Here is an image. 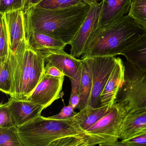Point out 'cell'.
Listing matches in <instances>:
<instances>
[{
    "instance_id": "6da1fadb",
    "label": "cell",
    "mask_w": 146,
    "mask_h": 146,
    "mask_svg": "<svg viewBox=\"0 0 146 146\" xmlns=\"http://www.w3.org/2000/svg\"><path fill=\"white\" fill-rule=\"evenodd\" d=\"M91 8L87 3L56 10L31 7L24 11L25 34L42 33L70 44Z\"/></svg>"
},
{
    "instance_id": "7a4b0ae2",
    "label": "cell",
    "mask_w": 146,
    "mask_h": 146,
    "mask_svg": "<svg viewBox=\"0 0 146 146\" xmlns=\"http://www.w3.org/2000/svg\"><path fill=\"white\" fill-rule=\"evenodd\" d=\"M146 34V29L127 14L115 22L97 27L87 42L83 58L122 55Z\"/></svg>"
},
{
    "instance_id": "3957f363",
    "label": "cell",
    "mask_w": 146,
    "mask_h": 146,
    "mask_svg": "<svg viewBox=\"0 0 146 146\" xmlns=\"http://www.w3.org/2000/svg\"><path fill=\"white\" fill-rule=\"evenodd\" d=\"M17 128L19 137L25 146H50L64 137L85 135L71 118L56 120L40 115Z\"/></svg>"
},
{
    "instance_id": "277c9868",
    "label": "cell",
    "mask_w": 146,
    "mask_h": 146,
    "mask_svg": "<svg viewBox=\"0 0 146 146\" xmlns=\"http://www.w3.org/2000/svg\"><path fill=\"white\" fill-rule=\"evenodd\" d=\"M124 62L125 79L115 103L122 106L127 113L146 109V72Z\"/></svg>"
},
{
    "instance_id": "5b68a950",
    "label": "cell",
    "mask_w": 146,
    "mask_h": 146,
    "mask_svg": "<svg viewBox=\"0 0 146 146\" xmlns=\"http://www.w3.org/2000/svg\"><path fill=\"white\" fill-rule=\"evenodd\" d=\"M32 51L26 38L20 42L14 51H10V98L26 100Z\"/></svg>"
},
{
    "instance_id": "8992f818",
    "label": "cell",
    "mask_w": 146,
    "mask_h": 146,
    "mask_svg": "<svg viewBox=\"0 0 146 146\" xmlns=\"http://www.w3.org/2000/svg\"><path fill=\"white\" fill-rule=\"evenodd\" d=\"M126 115L124 107L115 103L106 115L85 131L84 135L90 146L117 141L121 126Z\"/></svg>"
},
{
    "instance_id": "52a82bcc",
    "label": "cell",
    "mask_w": 146,
    "mask_h": 146,
    "mask_svg": "<svg viewBox=\"0 0 146 146\" xmlns=\"http://www.w3.org/2000/svg\"><path fill=\"white\" fill-rule=\"evenodd\" d=\"M92 88L87 106L93 108L101 107L100 95L114 68L116 61V56L92 57Z\"/></svg>"
},
{
    "instance_id": "ba28073f",
    "label": "cell",
    "mask_w": 146,
    "mask_h": 146,
    "mask_svg": "<svg viewBox=\"0 0 146 146\" xmlns=\"http://www.w3.org/2000/svg\"><path fill=\"white\" fill-rule=\"evenodd\" d=\"M64 76L53 77L44 74L42 80L26 100L46 108L60 98Z\"/></svg>"
},
{
    "instance_id": "9c48e42d",
    "label": "cell",
    "mask_w": 146,
    "mask_h": 146,
    "mask_svg": "<svg viewBox=\"0 0 146 146\" xmlns=\"http://www.w3.org/2000/svg\"><path fill=\"white\" fill-rule=\"evenodd\" d=\"M102 1L91 5V9L79 31L71 41L70 54L75 58L83 54L87 42L93 31L97 28L99 21Z\"/></svg>"
},
{
    "instance_id": "30bf717a",
    "label": "cell",
    "mask_w": 146,
    "mask_h": 146,
    "mask_svg": "<svg viewBox=\"0 0 146 146\" xmlns=\"http://www.w3.org/2000/svg\"><path fill=\"white\" fill-rule=\"evenodd\" d=\"M15 126L17 127L32 121L40 116L44 107L26 100L10 98L6 103Z\"/></svg>"
},
{
    "instance_id": "8fae6325",
    "label": "cell",
    "mask_w": 146,
    "mask_h": 146,
    "mask_svg": "<svg viewBox=\"0 0 146 146\" xmlns=\"http://www.w3.org/2000/svg\"><path fill=\"white\" fill-rule=\"evenodd\" d=\"M125 66L120 57L117 58L114 68L100 95L101 106L111 109L117 98L120 88L125 79Z\"/></svg>"
},
{
    "instance_id": "7c38bea8",
    "label": "cell",
    "mask_w": 146,
    "mask_h": 146,
    "mask_svg": "<svg viewBox=\"0 0 146 146\" xmlns=\"http://www.w3.org/2000/svg\"><path fill=\"white\" fill-rule=\"evenodd\" d=\"M7 29L10 49L14 51L19 44L26 38L24 11L22 9L1 14Z\"/></svg>"
},
{
    "instance_id": "4fadbf2b",
    "label": "cell",
    "mask_w": 146,
    "mask_h": 146,
    "mask_svg": "<svg viewBox=\"0 0 146 146\" xmlns=\"http://www.w3.org/2000/svg\"><path fill=\"white\" fill-rule=\"evenodd\" d=\"M26 38L31 48L45 60L52 54L64 51L67 45L58 39L37 33H27Z\"/></svg>"
},
{
    "instance_id": "5bb4252c",
    "label": "cell",
    "mask_w": 146,
    "mask_h": 146,
    "mask_svg": "<svg viewBox=\"0 0 146 146\" xmlns=\"http://www.w3.org/2000/svg\"><path fill=\"white\" fill-rule=\"evenodd\" d=\"M146 133V109L127 113L121 126L119 139H133Z\"/></svg>"
},
{
    "instance_id": "9a60e30c",
    "label": "cell",
    "mask_w": 146,
    "mask_h": 146,
    "mask_svg": "<svg viewBox=\"0 0 146 146\" xmlns=\"http://www.w3.org/2000/svg\"><path fill=\"white\" fill-rule=\"evenodd\" d=\"M133 0H103L97 26L115 22L129 13Z\"/></svg>"
},
{
    "instance_id": "2e32d148",
    "label": "cell",
    "mask_w": 146,
    "mask_h": 146,
    "mask_svg": "<svg viewBox=\"0 0 146 146\" xmlns=\"http://www.w3.org/2000/svg\"><path fill=\"white\" fill-rule=\"evenodd\" d=\"M45 62L58 68L69 79L76 74L82 64L81 60H78L64 51L50 55L45 58Z\"/></svg>"
},
{
    "instance_id": "e0dca14e",
    "label": "cell",
    "mask_w": 146,
    "mask_h": 146,
    "mask_svg": "<svg viewBox=\"0 0 146 146\" xmlns=\"http://www.w3.org/2000/svg\"><path fill=\"white\" fill-rule=\"evenodd\" d=\"M110 110L106 106L93 108L87 106L71 118L76 127L85 133L86 130L106 115Z\"/></svg>"
},
{
    "instance_id": "ac0fdd59",
    "label": "cell",
    "mask_w": 146,
    "mask_h": 146,
    "mask_svg": "<svg viewBox=\"0 0 146 146\" xmlns=\"http://www.w3.org/2000/svg\"><path fill=\"white\" fill-rule=\"evenodd\" d=\"M82 72L80 83L79 95L80 102L78 106L79 110L86 107L88 104L92 88V57H85L81 60Z\"/></svg>"
},
{
    "instance_id": "d6986e66",
    "label": "cell",
    "mask_w": 146,
    "mask_h": 146,
    "mask_svg": "<svg viewBox=\"0 0 146 146\" xmlns=\"http://www.w3.org/2000/svg\"><path fill=\"white\" fill-rule=\"evenodd\" d=\"M122 56L135 67L146 72V34L129 48Z\"/></svg>"
},
{
    "instance_id": "ffe728a7",
    "label": "cell",
    "mask_w": 146,
    "mask_h": 146,
    "mask_svg": "<svg viewBox=\"0 0 146 146\" xmlns=\"http://www.w3.org/2000/svg\"><path fill=\"white\" fill-rule=\"evenodd\" d=\"M45 62V59L32 50L27 86V99L39 83L44 74Z\"/></svg>"
},
{
    "instance_id": "44dd1931",
    "label": "cell",
    "mask_w": 146,
    "mask_h": 146,
    "mask_svg": "<svg viewBox=\"0 0 146 146\" xmlns=\"http://www.w3.org/2000/svg\"><path fill=\"white\" fill-rule=\"evenodd\" d=\"M128 15L146 30V0H133Z\"/></svg>"
},
{
    "instance_id": "7402d4cb",
    "label": "cell",
    "mask_w": 146,
    "mask_h": 146,
    "mask_svg": "<svg viewBox=\"0 0 146 146\" xmlns=\"http://www.w3.org/2000/svg\"><path fill=\"white\" fill-rule=\"evenodd\" d=\"M0 146H25L19 137L16 126L0 128Z\"/></svg>"
},
{
    "instance_id": "603a6c76",
    "label": "cell",
    "mask_w": 146,
    "mask_h": 146,
    "mask_svg": "<svg viewBox=\"0 0 146 146\" xmlns=\"http://www.w3.org/2000/svg\"><path fill=\"white\" fill-rule=\"evenodd\" d=\"M85 3H86L83 0H43L35 7L49 10H56L68 8Z\"/></svg>"
},
{
    "instance_id": "cb8c5ba5",
    "label": "cell",
    "mask_w": 146,
    "mask_h": 146,
    "mask_svg": "<svg viewBox=\"0 0 146 146\" xmlns=\"http://www.w3.org/2000/svg\"><path fill=\"white\" fill-rule=\"evenodd\" d=\"M11 87V74L9 58L6 61L0 63V90L3 93L10 95Z\"/></svg>"
},
{
    "instance_id": "d4e9b609",
    "label": "cell",
    "mask_w": 146,
    "mask_h": 146,
    "mask_svg": "<svg viewBox=\"0 0 146 146\" xmlns=\"http://www.w3.org/2000/svg\"><path fill=\"white\" fill-rule=\"evenodd\" d=\"M7 29L2 19L0 23V63L4 62L9 58L10 51Z\"/></svg>"
},
{
    "instance_id": "484cf974",
    "label": "cell",
    "mask_w": 146,
    "mask_h": 146,
    "mask_svg": "<svg viewBox=\"0 0 146 146\" xmlns=\"http://www.w3.org/2000/svg\"><path fill=\"white\" fill-rule=\"evenodd\" d=\"M50 146H90L85 135L68 136L57 140Z\"/></svg>"
},
{
    "instance_id": "4316f807",
    "label": "cell",
    "mask_w": 146,
    "mask_h": 146,
    "mask_svg": "<svg viewBox=\"0 0 146 146\" xmlns=\"http://www.w3.org/2000/svg\"><path fill=\"white\" fill-rule=\"evenodd\" d=\"M19 9L23 10L22 0H0V14Z\"/></svg>"
},
{
    "instance_id": "83f0119b",
    "label": "cell",
    "mask_w": 146,
    "mask_h": 146,
    "mask_svg": "<svg viewBox=\"0 0 146 146\" xmlns=\"http://www.w3.org/2000/svg\"><path fill=\"white\" fill-rule=\"evenodd\" d=\"M11 114L6 104L0 105V128H9L14 127Z\"/></svg>"
},
{
    "instance_id": "f1b7e54d",
    "label": "cell",
    "mask_w": 146,
    "mask_h": 146,
    "mask_svg": "<svg viewBox=\"0 0 146 146\" xmlns=\"http://www.w3.org/2000/svg\"><path fill=\"white\" fill-rule=\"evenodd\" d=\"M74 108L73 106L69 105L67 106H64L60 113L49 117L56 120H65L69 119L73 117L76 114L74 113Z\"/></svg>"
},
{
    "instance_id": "f546056e",
    "label": "cell",
    "mask_w": 146,
    "mask_h": 146,
    "mask_svg": "<svg viewBox=\"0 0 146 146\" xmlns=\"http://www.w3.org/2000/svg\"><path fill=\"white\" fill-rule=\"evenodd\" d=\"M81 72H82V64L76 74L73 78L70 79L71 81V85H72L71 94H79Z\"/></svg>"
},
{
    "instance_id": "4dcf8cb0",
    "label": "cell",
    "mask_w": 146,
    "mask_h": 146,
    "mask_svg": "<svg viewBox=\"0 0 146 146\" xmlns=\"http://www.w3.org/2000/svg\"><path fill=\"white\" fill-rule=\"evenodd\" d=\"M124 141L130 146H146V133Z\"/></svg>"
},
{
    "instance_id": "1f68e13d",
    "label": "cell",
    "mask_w": 146,
    "mask_h": 146,
    "mask_svg": "<svg viewBox=\"0 0 146 146\" xmlns=\"http://www.w3.org/2000/svg\"><path fill=\"white\" fill-rule=\"evenodd\" d=\"M44 74L53 77H57L65 76L64 74L58 68L48 63L45 66Z\"/></svg>"
},
{
    "instance_id": "d6a6232c",
    "label": "cell",
    "mask_w": 146,
    "mask_h": 146,
    "mask_svg": "<svg viewBox=\"0 0 146 146\" xmlns=\"http://www.w3.org/2000/svg\"><path fill=\"white\" fill-rule=\"evenodd\" d=\"M80 102V98L79 94H70L69 99V105L73 106L75 109L78 108Z\"/></svg>"
},
{
    "instance_id": "836d02e7",
    "label": "cell",
    "mask_w": 146,
    "mask_h": 146,
    "mask_svg": "<svg viewBox=\"0 0 146 146\" xmlns=\"http://www.w3.org/2000/svg\"><path fill=\"white\" fill-rule=\"evenodd\" d=\"M99 146H130L123 141H112L102 143L99 145Z\"/></svg>"
},
{
    "instance_id": "e575fe53",
    "label": "cell",
    "mask_w": 146,
    "mask_h": 146,
    "mask_svg": "<svg viewBox=\"0 0 146 146\" xmlns=\"http://www.w3.org/2000/svg\"><path fill=\"white\" fill-rule=\"evenodd\" d=\"M42 1L43 0H28V7H27V9L31 7H35V6H37L38 3H39Z\"/></svg>"
},
{
    "instance_id": "d590c367",
    "label": "cell",
    "mask_w": 146,
    "mask_h": 146,
    "mask_svg": "<svg viewBox=\"0 0 146 146\" xmlns=\"http://www.w3.org/2000/svg\"><path fill=\"white\" fill-rule=\"evenodd\" d=\"M83 1L85 2L86 3L90 4V5H92L95 3H98V2L101 0H83Z\"/></svg>"
},
{
    "instance_id": "8d00e7d4",
    "label": "cell",
    "mask_w": 146,
    "mask_h": 146,
    "mask_svg": "<svg viewBox=\"0 0 146 146\" xmlns=\"http://www.w3.org/2000/svg\"><path fill=\"white\" fill-rule=\"evenodd\" d=\"M23 2V10L25 11L28 7V0H22Z\"/></svg>"
}]
</instances>
